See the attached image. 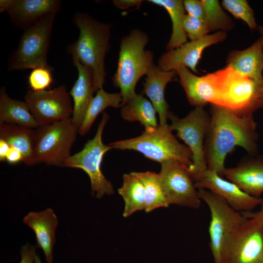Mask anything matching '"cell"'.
<instances>
[{"label": "cell", "instance_id": "1", "mask_svg": "<svg viewBox=\"0 0 263 263\" xmlns=\"http://www.w3.org/2000/svg\"><path fill=\"white\" fill-rule=\"evenodd\" d=\"M210 120L205 141L207 169L224 176L226 156L236 147L252 156L258 151L257 123L253 114L240 116L228 109L211 104Z\"/></svg>", "mask_w": 263, "mask_h": 263}, {"label": "cell", "instance_id": "2", "mask_svg": "<svg viewBox=\"0 0 263 263\" xmlns=\"http://www.w3.org/2000/svg\"><path fill=\"white\" fill-rule=\"evenodd\" d=\"M72 21L79 30V36L67 50L91 69L96 93L103 88L105 81V57L110 48L112 25L100 22L82 12L76 13Z\"/></svg>", "mask_w": 263, "mask_h": 263}, {"label": "cell", "instance_id": "3", "mask_svg": "<svg viewBox=\"0 0 263 263\" xmlns=\"http://www.w3.org/2000/svg\"><path fill=\"white\" fill-rule=\"evenodd\" d=\"M148 41V35L139 29L132 30L121 39L117 67L113 82L120 90L122 107L136 94L137 82L147 75L153 64V54L145 49Z\"/></svg>", "mask_w": 263, "mask_h": 263}, {"label": "cell", "instance_id": "4", "mask_svg": "<svg viewBox=\"0 0 263 263\" xmlns=\"http://www.w3.org/2000/svg\"><path fill=\"white\" fill-rule=\"evenodd\" d=\"M108 145L113 149L138 151L147 158L160 163L174 160L188 168L192 163L191 150L186 145L178 141L167 123L159 124L155 128L145 130L137 137L117 141Z\"/></svg>", "mask_w": 263, "mask_h": 263}, {"label": "cell", "instance_id": "5", "mask_svg": "<svg viewBox=\"0 0 263 263\" xmlns=\"http://www.w3.org/2000/svg\"><path fill=\"white\" fill-rule=\"evenodd\" d=\"M56 14H49L23 31L17 48L8 59V71L52 68L47 57Z\"/></svg>", "mask_w": 263, "mask_h": 263}, {"label": "cell", "instance_id": "6", "mask_svg": "<svg viewBox=\"0 0 263 263\" xmlns=\"http://www.w3.org/2000/svg\"><path fill=\"white\" fill-rule=\"evenodd\" d=\"M34 131L35 164L62 167L71 156V149L78 133V128L73 124L72 118L39 126Z\"/></svg>", "mask_w": 263, "mask_h": 263}, {"label": "cell", "instance_id": "7", "mask_svg": "<svg viewBox=\"0 0 263 263\" xmlns=\"http://www.w3.org/2000/svg\"><path fill=\"white\" fill-rule=\"evenodd\" d=\"M109 118L106 113H102L94 136L87 141L80 151L71 155L62 167L79 168L86 172L90 179L92 194L99 199L114 193L113 184L106 178L101 169L103 156L113 149L109 145H104L102 140L103 132Z\"/></svg>", "mask_w": 263, "mask_h": 263}, {"label": "cell", "instance_id": "8", "mask_svg": "<svg viewBox=\"0 0 263 263\" xmlns=\"http://www.w3.org/2000/svg\"><path fill=\"white\" fill-rule=\"evenodd\" d=\"M221 85V106L243 116L260 108L263 82L255 81L233 68L218 70Z\"/></svg>", "mask_w": 263, "mask_h": 263}, {"label": "cell", "instance_id": "9", "mask_svg": "<svg viewBox=\"0 0 263 263\" xmlns=\"http://www.w3.org/2000/svg\"><path fill=\"white\" fill-rule=\"evenodd\" d=\"M168 118L170 130L176 132V136L184 141L192 152V163L188 170L194 180L207 169L204 145L210 115L204 107L198 106L182 118L169 112Z\"/></svg>", "mask_w": 263, "mask_h": 263}, {"label": "cell", "instance_id": "10", "mask_svg": "<svg viewBox=\"0 0 263 263\" xmlns=\"http://www.w3.org/2000/svg\"><path fill=\"white\" fill-rule=\"evenodd\" d=\"M200 198L209 208V247L214 263H221L223 249L233 234L247 219L233 209L219 195L208 190L198 189Z\"/></svg>", "mask_w": 263, "mask_h": 263}, {"label": "cell", "instance_id": "11", "mask_svg": "<svg viewBox=\"0 0 263 263\" xmlns=\"http://www.w3.org/2000/svg\"><path fill=\"white\" fill-rule=\"evenodd\" d=\"M221 263H263V224L247 218L224 246Z\"/></svg>", "mask_w": 263, "mask_h": 263}, {"label": "cell", "instance_id": "12", "mask_svg": "<svg viewBox=\"0 0 263 263\" xmlns=\"http://www.w3.org/2000/svg\"><path fill=\"white\" fill-rule=\"evenodd\" d=\"M160 164L159 181L169 204L198 208L201 199L188 167L174 160Z\"/></svg>", "mask_w": 263, "mask_h": 263}, {"label": "cell", "instance_id": "13", "mask_svg": "<svg viewBox=\"0 0 263 263\" xmlns=\"http://www.w3.org/2000/svg\"><path fill=\"white\" fill-rule=\"evenodd\" d=\"M24 101L38 126L72 117L73 114L70 94L64 85L41 91L29 89L24 96Z\"/></svg>", "mask_w": 263, "mask_h": 263}, {"label": "cell", "instance_id": "14", "mask_svg": "<svg viewBox=\"0 0 263 263\" xmlns=\"http://www.w3.org/2000/svg\"><path fill=\"white\" fill-rule=\"evenodd\" d=\"M227 38L226 32H215L163 53L157 61V66L166 71H176L186 67L197 73V65L204 50L211 45L223 42Z\"/></svg>", "mask_w": 263, "mask_h": 263}, {"label": "cell", "instance_id": "15", "mask_svg": "<svg viewBox=\"0 0 263 263\" xmlns=\"http://www.w3.org/2000/svg\"><path fill=\"white\" fill-rule=\"evenodd\" d=\"M193 181L197 189H206L219 195L238 212L251 211L262 202V198L247 194L235 183L208 169Z\"/></svg>", "mask_w": 263, "mask_h": 263}, {"label": "cell", "instance_id": "16", "mask_svg": "<svg viewBox=\"0 0 263 263\" xmlns=\"http://www.w3.org/2000/svg\"><path fill=\"white\" fill-rule=\"evenodd\" d=\"M189 104L204 107L207 103L220 106V82L218 71L198 76L186 67L176 70Z\"/></svg>", "mask_w": 263, "mask_h": 263}, {"label": "cell", "instance_id": "17", "mask_svg": "<svg viewBox=\"0 0 263 263\" xmlns=\"http://www.w3.org/2000/svg\"><path fill=\"white\" fill-rule=\"evenodd\" d=\"M61 8L60 0H0V11L6 12L11 23L23 31L44 17L57 14Z\"/></svg>", "mask_w": 263, "mask_h": 263}, {"label": "cell", "instance_id": "18", "mask_svg": "<svg viewBox=\"0 0 263 263\" xmlns=\"http://www.w3.org/2000/svg\"><path fill=\"white\" fill-rule=\"evenodd\" d=\"M224 175L247 194L260 198L263 193V159H242L234 167L225 168Z\"/></svg>", "mask_w": 263, "mask_h": 263}, {"label": "cell", "instance_id": "19", "mask_svg": "<svg viewBox=\"0 0 263 263\" xmlns=\"http://www.w3.org/2000/svg\"><path fill=\"white\" fill-rule=\"evenodd\" d=\"M72 60L77 69L78 76L69 93L74 102L71 118L73 124L79 129L94 97V76L91 69L82 64L78 58L72 56Z\"/></svg>", "mask_w": 263, "mask_h": 263}, {"label": "cell", "instance_id": "20", "mask_svg": "<svg viewBox=\"0 0 263 263\" xmlns=\"http://www.w3.org/2000/svg\"><path fill=\"white\" fill-rule=\"evenodd\" d=\"M23 222L34 232L38 245L43 251L47 263H53V248L58 220L51 208L39 212H30Z\"/></svg>", "mask_w": 263, "mask_h": 263}, {"label": "cell", "instance_id": "21", "mask_svg": "<svg viewBox=\"0 0 263 263\" xmlns=\"http://www.w3.org/2000/svg\"><path fill=\"white\" fill-rule=\"evenodd\" d=\"M143 83L144 93L149 98L158 113L159 124L167 123L169 106L164 96L168 83L177 75L176 71H166L153 64L150 68Z\"/></svg>", "mask_w": 263, "mask_h": 263}, {"label": "cell", "instance_id": "22", "mask_svg": "<svg viewBox=\"0 0 263 263\" xmlns=\"http://www.w3.org/2000/svg\"><path fill=\"white\" fill-rule=\"evenodd\" d=\"M226 66L255 81L263 82V42L260 37L243 50H234L228 55Z\"/></svg>", "mask_w": 263, "mask_h": 263}, {"label": "cell", "instance_id": "23", "mask_svg": "<svg viewBox=\"0 0 263 263\" xmlns=\"http://www.w3.org/2000/svg\"><path fill=\"white\" fill-rule=\"evenodd\" d=\"M0 139L10 147L19 151L26 165H35L34 159V130L15 124H0Z\"/></svg>", "mask_w": 263, "mask_h": 263}, {"label": "cell", "instance_id": "24", "mask_svg": "<svg viewBox=\"0 0 263 263\" xmlns=\"http://www.w3.org/2000/svg\"><path fill=\"white\" fill-rule=\"evenodd\" d=\"M2 123L31 129L39 127L26 103L11 98L4 86L0 89V124Z\"/></svg>", "mask_w": 263, "mask_h": 263}, {"label": "cell", "instance_id": "25", "mask_svg": "<svg viewBox=\"0 0 263 263\" xmlns=\"http://www.w3.org/2000/svg\"><path fill=\"white\" fill-rule=\"evenodd\" d=\"M121 109V117L128 121H138L145 130L156 128V111L151 102L143 95L136 94Z\"/></svg>", "mask_w": 263, "mask_h": 263}, {"label": "cell", "instance_id": "26", "mask_svg": "<svg viewBox=\"0 0 263 263\" xmlns=\"http://www.w3.org/2000/svg\"><path fill=\"white\" fill-rule=\"evenodd\" d=\"M118 193L123 198L125 207L123 216L128 217L133 213L145 207V192L141 180L133 172L123 175V183L118 189Z\"/></svg>", "mask_w": 263, "mask_h": 263}, {"label": "cell", "instance_id": "27", "mask_svg": "<svg viewBox=\"0 0 263 263\" xmlns=\"http://www.w3.org/2000/svg\"><path fill=\"white\" fill-rule=\"evenodd\" d=\"M148 1L164 8L171 19L172 25L170 38L167 44V51L174 49L188 42L183 21L186 15L183 0H149Z\"/></svg>", "mask_w": 263, "mask_h": 263}, {"label": "cell", "instance_id": "28", "mask_svg": "<svg viewBox=\"0 0 263 263\" xmlns=\"http://www.w3.org/2000/svg\"><path fill=\"white\" fill-rule=\"evenodd\" d=\"M122 97L120 93H109L103 89H99L93 97L78 129V133L85 135L90 131L98 115L107 108L122 107Z\"/></svg>", "mask_w": 263, "mask_h": 263}, {"label": "cell", "instance_id": "29", "mask_svg": "<svg viewBox=\"0 0 263 263\" xmlns=\"http://www.w3.org/2000/svg\"><path fill=\"white\" fill-rule=\"evenodd\" d=\"M143 183L145 192V211L150 212L169 205L160 183L158 174L154 172H133Z\"/></svg>", "mask_w": 263, "mask_h": 263}, {"label": "cell", "instance_id": "30", "mask_svg": "<svg viewBox=\"0 0 263 263\" xmlns=\"http://www.w3.org/2000/svg\"><path fill=\"white\" fill-rule=\"evenodd\" d=\"M205 13V22L209 32L232 30L234 26L232 19L224 11L217 0H202Z\"/></svg>", "mask_w": 263, "mask_h": 263}, {"label": "cell", "instance_id": "31", "mask_svg": "<svg viewBox=\"0 0 263 263\" xmlns=\"http://www.w3.org/2000/svg\"><path fill=\"white\" fill-rule=\"evenodd\" d=\"M222 7L236 19L242 20L251 31L257 30L254 12L246 0H223Z\"/></svg>", "mask_w": 263, "mask_h": 263}, {"label": "cell", "instance_id": "32", "mask_svg": "<svg viewBox=\"0 0 263 263\" xmlns=\"http://www.w3.org/2000/svg\"><path fill=\"white\" fill-rule=\"evenodd\" d=\"M53 68L39 67L33 69L28 76L30 89L41 91L49 88L53 81L52 72Z\"/></svg>", "mask_w": 263, "mask_h": 263}, {"label": "cell", "instance_id": "33", "mask_svg": "<svg viewBox=\"0 0 263 263\" xmlns=\"http://www.w3.org/2000/svg\"><path fill=\"white\" fill-rule=\"evenodd\" d=\"M185 31L190 40L203 38L209 32L206 22L198 18L186 14L183 21Z\"/></svg>", "mask_w": 263, "mask_h": 263}, {"label": "cell", "instance_id": "34", "mask_svg": "<svg viewBox=\"0 0 263 263\" xmlns=\"http://www.w3.org/2000/svg\"><path fill=\"white\" fill-rule=\"evenodd\" d=\"M183 2L187 14L205 21V9L202 0H185Z\"/></svg>", "mask_w": 263, "mask_h": 263}, {"label": "cell", "instance_id": "35", "mask_svg": "<svg viewBox=\"0 0 263 263\" xmlns=\"http://www.w3.org/2000/svg\"><path fill=\"white\" fill-rule=\"evenodd\" d=\"M36 255L35 246L26 244L21 247L19 263H35Z\"/></svg>", "mask_w": 263, "mask_h": 263}, {"label": "cell", "instance_id": "36", "mask_svg": "<svg viewBox=\"0 0 263 263\" xmlns=\"http://www.w3.org/2000/svg\"><path fill=\"white\" fill-rule=\"evenodd\" d=\"M143 1L142 0H114V5L120 9H127L131 7L139 8Z\"/></svg>", "mask_w": 263, "mask_h": 263}, {"label": "cell", "instance_id": "37", "mask_svg": "<svg viewBox=\"0 0 263 263\" xmlns=\"http://www.w3.org/2000/svg\"><path fill=\"white\" fill-rule=\"evenodd\" d=\"M23 156L21 153L18 150L10 147V149L6 155V161L9 164H14L22 162Z\"/></svg>", "mask_w": 263, "mask_h": 263}, {"label": "cell", "instance_id": "38", "mask_svg": "<svg viewBox=\"0 0 263 263\" xmlns=\"http://www.w3.org/2000/svg\"><path fill=\"white\" fill-rule=\"evenodd\" d=\"M261 207L259 211L256 212L246 211L241 213L247 218H256L259 220L263 224V199L260 204Z\"/></svg>", "mask_w": 263, "mask_h": 263}, {"label": "cell", "instance_id": "39", "mask_svg": "<svg viewBox=\"0 0 263 263\" xmlns=\"http://www.w3.org/2000/svg\"><path fill=\"white\" fill-rule=\"evenodd\" d=\"M10 149V146L4 140L0 139V161H6V155Z\"/></svg>", "mask_w": 263, "mask_h": 263}, {"label": "cell", "instance_id": "40", "mask_svg": "<svg viewBox=\"0 0 263 263\" xmlns=\"http://www.w3.org/2000/svg\"><path fill=\"white\" fill-rule=\"evenodd\" d=\"M257 30H258L260 34L261 35V37L262 38L263 42V26L261 25H258Z\"/></svg>", "mask_w": 263, "mask_h": 263}, {"label": "cell", "instance_id": "41", "mask_svg": "<svg viewBox=\"0 0 263 263\" xmlns=\"http://www.w3.org/2000/svg\"><path fill=\"white\" fill-rule=\"evenodd\" d=\"M260 108H262L263 109V89L262 94H261L260 103Z\"/></svg>", "mask_w": 263, "mask_h": 263}, {"label": "cell", "instance_id": "42", "mask_svg": "<svg viewBox=\"0 0 263 263\" xmlns=\"http://www.w3.org/2000/svg\"><path fill=\"white\" fill-rule=\"evenodd\" d=\"M35 263H43L41 261L39 257L37 254L35 257Z\"/></svg>", "mask_w": 263, "mask_h": 263}]
</instances>
